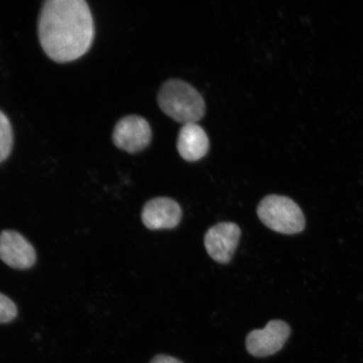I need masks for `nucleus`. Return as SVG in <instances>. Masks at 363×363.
Instances as JSON below:
<instances>
[{
	"instance_id": "f257e3e1",
	"label": "nucleus",
	"mask_w": 363,
	"mask_h": 363,
	"mask_svg": "<svg viewBox=\"0 0 363 363\" xmlns=\"http://www.w3.org/2000/svg\"><path fill=\"white\" fill-rule=\"evenodd\" d=\"M94 18L84 0H48L38 21L40 44L58 63L78 60L92 47Z\"/></svg>"
},
{
	"instance_id": "f03ea898",
	"label": "nucleus",
	"mask_w": 363,
	"mask_h": 363,
	"mask_svg": "<svg viewBox=\"0 0 363 363\" xmlns=\"http://www.w3.org/2000/svg\"><path fill=\"white\" fill-rule=\"evenodd\" d=\"M157 102L163 113L184 125L197 123L206 110L202 95L180 79L167 81L159 90Z\"/></svg>"
},
{
	"instance_id": "7ed1b4c3",
	"label": "nucleus",
	"mask_w": 363,
	"mask_h": 363,
	"mask_svg": "<svg viewBox=\"0 0 363 363\" xmlns=\"http://www.w3.org/2000/svg\"><path fill=\"white\" fill-rule=\"evenodd\" d=\"M257 212L262 223L276 233L298 234L306 227L301 207L289 197L267 195L258 204Z\"/></svg>"
},
{
	"instance_id": "20e7f679",
	"label": "nucleus",
	"mask_w": 363,
	"mask_h": 363,
	"mask_svg": "<svg viewBox=\"0 0 363 363\" xmlns=\"http://www.w3.org/2000/svg\"><path fill=\"white\" fill-rule=\"evenodd\" d=\"M152 138L148 121L139 116H127L117 122L112 139L115 146L122 151L134 154L147 148Z\"/></svg>"
},
{
	"instance_id": "39448f33",
	"label": "nucleus",
	"mask_w": 363,
	"mask_h": 363,
	"mask_svg": "<svg viewBox=\"0 0 363 363\" xmlns=\"http://www.w3.org/2000/svg\"><path fill=\"white\" fill-rule=\"evenodd\" d=\"M291 330L286 322L271 320L264 328L254 330L247 335L246 347L251 355L265 357L279 352L289 337Z\"/></svg>"
},
{
	"instance_id": "423d86ee",
	"label": "nucleus",
	"mask_w": 363,
	"mask_h": 363,
	"mask_svg": "<svg viewBox=\"0 0 363 363\" xmlns=\"http://www.w3.org/2000/svg\"><path fill=\"white\" fill-rule=\"evenodd\" d=\"M242 231L233 222H220L211 227L204 235V247L212 259L228 263L237 249Z\"/></svg>"
},
{
	"instance_id": "0eeeda50",
	"label": "nucleus",
	"mask_w": 363,
	"mask_h": 363,
	"mask_svg": "<svg viewBox=\"0 0 363 363\" xmlns=\"http://www.w3.org/2000/svg\"><path fill=\"white\" fill-rule=\"evenodd\" d=\"M0 259L16 269H27L35 264L36 254L33 245L13 230L0 233Z\"/></svg>"
},
{
	"instance_id": "6e6552de",
	"label": "nucleus",
	"mask_w": 363,
	"mask_h": 363,
	"mask_svg": "<svg viewBox=\"0 0 363 363\" xmlns=\"http://www.w3.org/2000/svg\"><path fill=\"white\" fill-rule=\"evenodd\" d=\"M182 219V208L174 199L158 197L145 204L142 220L147 228L152 230L174 229Z\"/></svg>"
},
{
	"instance_id": "1a4fd4ad",
	"label": "nucleus",
	"mask_w": 363,
	"mask_h": 363,
	"mask_svg": "<svg viewBox=\"0 0 363 363\" xmlns=\"http://www.w3.org/2000/svg\"><path fill=\"white\" fill-rule=\"evenodd\" d=\"M210 142L206 130L197 123L182 126L179 133L177 148L182 158L188 162H197L206 157Z\"/></svg>"
},
{
	"instance_id": "9d476101",
	"label": "nucleus",
	"mask_w": 363,
	"mask_h": 363,
	"mask_svg": "<svg viewBox=\"0 0 363 363\" xmlns=\"http://www.w3.org/2000/svg\"><path fill=\"white\" fill-rule=\"evenodd\" d=\"M13 144V134L10 120L0 111V163L11 156Z\"/></svg>"
},
{
	"instance_id": "9b49d317",
	"label": "nucleus",
	"mask_w": 363,
	"mask_h": 363,
	"mask_svg": "<svg viewBox=\"0 0 363 363\" xmlns=\"http://www.w3.org/2000/svg\"><path fill=\"white\" fill-rule=\"evenodd\" d=\"M17 307L10 298L0 294V323H8L16 319Z\"/></svg>"
},
{
	"instance_id": "f8f14e48",
	"label": "nucleus",
	"mask_w": 363,
	"mask_h": 363,
	"mask_svg": "<svg viewBox=\"0 0 363 363\" xmlns=\"http://www.w3.org/2000/svg\"><path fill=\"white\" fill-rule=\"evenodd\" d=\"M151 363H184L177 358L167 356V355H158L153 358Z\"/></svg>"
}]
</instances>
